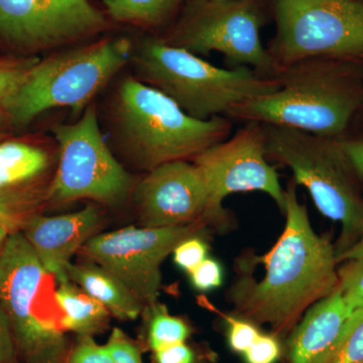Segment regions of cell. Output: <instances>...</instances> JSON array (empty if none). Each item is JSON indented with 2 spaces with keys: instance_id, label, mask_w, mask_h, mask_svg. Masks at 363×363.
Listing matches in <instances>:
<instances>
[{
  "instance_id": "cb8c5ba5",
  "label": "cell",
  "mask_w": 363,
  "mask_h": 363,
  "mask_svg": "<svg viewBox=\"0 0 363 363\" xmlns=\"http://www.w3.org/2000/svg\"><path fill=\"white\" fill-rule=\"evenodd\" d=\"M338 288L351 309L363 310V257L338 264Z\"/></svg>"
},
{
  "instance_id": "4316f807",
  "label": "cell",
  "mask_w": 363,
  "mask_h": 363,
  "mask_svg": "<svg viewBox=\"0 0 363 363\" xmlns=\"http://www.w3.org/2000/svg\"><path fill=\"white\" fill-rule=\"evenodd\" d=\"M191 285L198 292H211L223 284V269L220 262L207 257L202 264L189 272Z\"/></svg>"
},
{
  "instance_id": "7402d4cb",
  "label": "cell",
  "mask_w": 363,
  "mask_h": 363,
  "mask_svg": "<svg viewBox=\"0 0 363 363\" xmlns=\"http://www.w3.org/2000/svg\"><path fill=\"white\" fill-rule=\"evenodd\" d=\"M37 57L0 56V107L6 109L33 66Z\"/></svg>"
},
{
  "instance_id": "e575fe53",
  "label": "cell",
  "mask_w": 363,
  "mask_h": 363,
  "mask_svg": "<svg viewBox=\"0 0 363 363\" xmlns=\"http://www.w3.org/2000/svg\"><path fill=\"white\" fill-rule=\"evenodd\" d=\"M16 128L6 109L0 107V143L16 135Z\"/></svg>"
},
{
  "instance_id": "30bf717a",
  "label": "cell",
  "mask_w": 363,
  "mask_h": 363,
  "mask_svg": "<svg viewBox=\"0 0 363 363\" xmlns=\"http://www.w3.org/2000/svg\"><path fill=\"white\" fill-rule=\"evenodd\" d=\"M96 0H0V50L51 54L121 30Z\"/></svg>"
},
{
  "instance_id": "836d02e7",
  "label": "cell",
  "mask_w": 363,
  "mask_h": 363,
  "mask_svg": "<svg viewBox=\"0 0 363 363\" xmlns=\"http://www.w3.org/2000/svg\"><path fill=\"white\" fill-rule=\"evenodd\" d=\"M70 350H57L39 357L28 358L26 363H67Z\"/></svg>"
},
{
  "instance_id": "7a4b0ae2",
  "label": "cell",
  "mask_w": 363,
  "mask_h": 363,
  "mask_svg": "<svg viewBox=\"0 0 363 363\" xmlns=\"http://www.w3.org/2000/svg\"><path fill=\"white\" fill-rule=\"evenodd\" d=\"M97 104L98 118L114 156L128 169L145 174L166 162L192 161L226 140V117L199 121L169 97L124 70Z\"/></svg>"
},
{
  "instance_id": "4fadbf2b",
  "label": "cell",
  "mask_w": 363,
  "mask_h": 363,
  "mask_svg": "<svg viewBox=\"0 0 363 363\" xmlns=\"http://www.w3.org/2000/svg\"><path fill=\"white\" fill-rule=\"evenodd\" d=\"M48 276L25 236L9 235L0 252V300L26 359L68 343L63 331L42 314Z\"/></svg>"
},
{
  "instance_id": "277c9868",
  "label": "cell",
  "mask_w": 363,
  "mask_h": 363,
  "mask_svg": "<svg viewBox=\"0 0 363 363\" xmlns=\"http://www.w3.org/2000/svg\"><path fill=\"white\" fill-rule=\"evenodd\" d=\"M138 33L133 37L130 73L199 121L228 116L238 104L279 88L276 79L262 77L247 67L219 68L167 44L157 35Z\"/></svg>"
},
{
  "instance_id": "f546056e",
  "label": "cell",
  "mask_w": 363,
  "mask_h": 363,
  "mask_svg": "<svg viewBox=\"0 0 363 363\" xmlns=\"http://www.w3.org/2000/svg\"><path fill=\"white\" fill-rule=\"evenodd\" d=\"M242 355L247 363H277L281 355V344L274 334L260 333Z\"/></svg>"
},
{
  "instance_id": "d6986e66",
  "label": "cell",
  "mask_w": 363,
  "mask_h": 363,
  "mask_svg": "<svg viewBox=\"0 0 363 363\" xmlns=\"http://www.w3.org/2000/svg\"><path fill=\"white\" fill-rule=\"evenodd\" d=\"M187 0H101L105 13L119 28L160 35L169 28Z\"/></svg>"
},
{
  "instance_id": "d590c367",
  "label": "cell",
  "mask_w": 363,
  "mask_h": 363,
  "mask_svg": "<svg viewBox=\"0 0 363 363\" xmlns=\"http://www.w3.org/2000/svg\"><path fill=\"white\" fill-rule=\"evenodd\" d=\"M363 257V235L355 245H353L350 250H346L342 255L337 257L338 264L346 260L362 259Z\"/></svg>"
},
{
  "instance_id": "d4e9b609",
  "label": "cell",
  "mask_w": 363,
  "mask_h": 363,
  "mask_svg": "<svg viewBox=\"0 0 363 363\" xmlns=\"http://www.w3.org/2000/svg\"><path fill=\"white\" fill-rule=\"evenodd\" d=\"M209 245L200 234H197L179 243L172 255L174 264L189 274L207 259Z\"/></svg>"
},
{
  "instance_id": "5b68a950",
  "label": "cell",
  "mask_w": 363,
  "mask_h": 363,
  "mask_svg": "<svg viewBox=\"0 0 363 363\" xmlns=\"http://www.w3.org/2000/svg\"><path fill=\"white\" fill-rule=\"evenodd\" d=\"M133 45L135 38L116 32L40 57L6 108L16 130L54 109L77 118L126 70Z\"/></svg>"
},
{
  "instance_id": "9c48e42d",
  "label": "cell",
  "mask_w": 363,
  "mask_h": 363,
  "mask_svg": "<svg viewBox=\"0 0 363 363\" xmlns=\"http://www.w3.org/2000/svg\"><path fill=\"white\" fill-rule=\"evenodd\" d=\"M259 0H187L160 38L167 44L198 55L220 52L236 67L266 78L277 69L260 37Z\"/></svg>"
},
{
  "instance_id": "7c38bea8",
  "label": "cell",
  "mask_w": 363,
  "mask_h": 363,
  "mask_svg": "<svg viewBox=\"0 0 363 363\" xmlns=\"http://www.w3.org/2000/svg\"><path fill=\"white\" fill-rule=\"evenodd\" d=\"M192 162L206 182L213 225H226L228 218L222 204L236 193L259 191L285 212L286 190L276 169L267 162L266 131L262 123H247L235 135L203 150Z\"/></svg>"
},
{
  "instance_id": "8d00e7d4",
  "label": "cell",
  "mask_w": 363,
  "mask_h": 363,
  "mask_svg": "<svg viewBox=\"0 0 363 363\" xmlns=\"http://www.w3.org/2000/svg\"><path fill=\"white\" fill-rule=\"evenodd\" d=\"M9 234L11 233H9V231L7 230L6 227L0 224V252H1L2 248H4V243H6Z\"/></svg>"
},
{
  "instance_id": "1f68e13d",
  "label": "cell",
  "mask_w": 363,
  "mask_h": 363,
  "mask_svg": "<svg viewBox=\"0 0 363 363\" xmlns=\"http://www.w3.org/2000/svg\"><path fill=\"white\" fill-rule=\"evenodd\" d=\"M16 348L11 320L0 300V363H13Z\"/></svg>"
},
{
  "instance_id": "4dcf8cb0",
  "label": "cell",
  "mask_w": 363,
  "mask_h": 363,
  "mask_svg": "<svg viewBox=\"0 0 363 363\" xmlns=\"http://www.w3.org/2000/svg\"><path fill=\"white\" fill-rule=\"evenodd\" d=\"M336 140L363 184V128L357 130H347L342 136L336 138Z\"/></svg>"
},
{
  "instance_id": "6da1fadb",
  "label": "cell",
  "mask_w": 363,
  "mask_h": 363,
  "mask_svg": "<svg viewBox=\"0 0 363 363\" xmlns=\"http://www.w3.org/2000/svg\"><path fill=\"white\" fill-rule=\"evenodd\" d=\"M297 189L292 178L285 189V228L269 252L255 257L264 269L262 277L240 272L227 294L236 317L269 325L276 336L292 332L339 283L335 245L313 229Z\"/></svg>"
},
{
  "instance_id": "ba28073f",
  "label": "cell",
  "mask_w": 363,
  "mask_h": 363,
  "mask_svg": "<svg viewBox=\"0 0 363 363\" xmlns=\"http://www.w3.org/2000/svg\"><path fill=\"white\" fill-rule=\"evenodd\" d=\"M274 11L267 51L278 70L314 58L363 63V0H274Z\"/></svg>"
},
{
  "instance_id": "2e32d148",
  "label": "cell",
  "mask_w": 363,
  "mask_h": 363,
  "mask_svg": "<svg viewBox=\"0 0 363 363\" xmlns=\"http://www.w3.org/2000/svg\"><path fill=\"white\" fill-rule=\"evenodd\" d=\"M102 223V214L97 204L88 203L72 213L44 216L37 215L21 228L48 274L57 281L67 278L66 267L72 257L80 252L86 242L96 235Z\"/></svg>"
},
{
  "instance_id": "ffe728a7",
  "label": "cell",
  "mask_w": 363,
  "mask_h": 363,
  "mask_svg": "<svg viewBox=\"0 0 363 363\" xmlns=\"http://www.w3.org/2000/svg\"><path fill=\"white\" fill-rule=\"evenodd\" d=\"M54 298L63 312L61 326L66 330L74 332L78 336H94L108 326L111 313L70 279L59 283Z\"/></svg>"
},
{
  "instance_id": "3957f363",
  "label": "cell",
  "mask_w": 363,
  "mask_h": 363,
  "mask_svg": "<svg viewBox=\"0 0 363 363\" xmlns=\"http://www.w3.org/2000/svg\"><path fill=\"white\" fill-rule=\"evenodd\" d=\"M279 88L234 107L229 118L337 138L363 109V63L314 58L284 67Z\"/></svg>"
},
{
  "instance_id": "5bb4252c",
  "label": "cell",
  "mask_w": 363,
  "mask_h": 363,
  "mask_svg": "<svg viewBox=\"0 0 363 363\" xmlns=\"http://www.w3.org/2000/svg\"><path fill=\"white\" fill-rule=\"evenodd\" d=\"M54 136L16 135L0 143V224L9 233L51 203L58 166Z\"/></svg>"
},
{
  "instance_id": "ac0fdd59",
  "label": "cell",
  "mask_w": 363,
  "mask_h": 363,
  "mask_svg": "<svg viewBox=\"0 0 363 363\" xmlns=\"http://www.w3.org/2000/svg\"><path fill=\"white\" fill-rule=\"evenodd\" d=\"M67 278L83 292L100 303L116 319L135 320L143 306L133 293L111 272L93 262L69 264Z\"/></svg>"
},
{
  "instance_id": "e0dca14e",
  "label": "cell",
  "mask_w": 363,
  "mask_h": 363,
  "mask_svg": "<svg viewBox=\"0 0 363 363\" xmlns=\"http://www.w3.org/2000/svg\"><path fill=\"white\" fill-rule=\"evenodd\" d=\"M354 312L338 286L312 306L289 338L288 363H327L345 335Z\"/></svg>"
},
{
  "instance_id": "8fae6325",
  "label": "cell",
  "mask_w": 363,
  "mask_h": 363,
  "mask_svg": "<svg viewBox=\"0 0 363 363\" xmlns=\"http://www.w3.org/2000/svg\"><path fill=\"white\" fill-rule=\"evenodd\" d=\"M206 224L160 227L128 226L96 234L81 248L90 262L111 272L142 303L156 305L162 286V264L179 243L203 233Z\"/></svg>"
},
{
  "instance_id": "44dd1931",
  "label": "cell",
  "mask_w": 363,
  "mask_h": 363,
  "mask_svg": "<svg viewBox=\"0 0 363 363\" xmlns=\"http://www.w3.org/2000/svg\"><path fill=\"white\" fill-rule=\"evenodd\" d=\"M150 319L147 327V344L152 352L186 342L191 330L181 318L169 314L164 306L157 304L150 307Z\"/></svg>"
},
{
  "instance_id": "52a82bcc",
  "label": "cell",
  "mask_w": 363,
  "mask_h": 363,
  "mask_svg": "<svg viewBox=\"0 0 363 363\" xmlns=\"http://www.w3.org/2000/svg\"><path fill=\"white\" fill-rule=\"evenodd\" d=\"M50 133L59 150L51 203L88 200L113 207L131 198L135 178L114 156L105 140L96 102L72 123L52 124Z\"/></svg>"
},
{
  "instance_id": "83f0119b",
  "label": "cell",
  "mask_w": 363,
  "mask_h": 363,
  "mask_svg": "<svg viewBox=\"0 0 363 363\" xmlns=\"http://www.w3.org/2000/svg\"><path fill=\"white\" fill-rule=\"evenodd\" d=\"M105 347L113 363H143L140 348L121 329L113 328Z\"/></svg>"
},
{
  "instance_id": "d6a6232c",
  "label": "cell",
  "mask_w": 363,
  "mask_h": 363,
  "mask_svg": "<svg viewBox=\"0 0 363 363\" xmlns=\"http://www.w3.org/2000/svg\"><path fill=\"white\" fill-rule=\"evenodd\" d=\"M156 363H194L195 354L186 342L175 344L155 351Z\"/></svg>"
},
{
  "instance_id": "f1b7e54d",
  "label": "cell",
  "mask_w": 363,
  "mask_h": 363,
  "mask_svg": "<svg viewBox=\"0 0 363 363\" xmlns=\"http://www.w3.org/2000/svg\"><path fill=\"white\" fill-rule=\"evenodd\" d=\"M67 363H113L105 345H100L91 335L78 336L77 343L69 352Z\"/></svg>"
},
{
  "instance_id": "603a6c76",
  "label": "cell",
  "mask_w": 363,
  "mask_h": 363,
  "mask_svg": "<svg viewBox=\"0 0 363 363\" xmlns=\"http://www.w3.org/2000/svg\"><path fill=\"white\" fill-rule=\"evenodd\" d=\"M327 363H363V310H355L345 335Z\"/></svg>"
},
{
  "instance_id": "8992f818",
  "label": "cell",
  "mask_w": 363,
  "mask_h": 363,
  "mask_svg": "<svg viewBox=\"0 0 363 363\" xmlns=\"http://www.w3.org/2000/svg\"><path fill=\"white\" fill-rule=\"evenodd\" d=\"M267 157L292 171L318 210L341 224L336 259L363 235V184L336 138L306 131L266 125Z\"/></svg>"
},
{
  "instance_id": "9a60e30c",
  "label": "cell",
  "mask_w": 363,
  "mask_h": 363,
  "mask_svg": "<svg viewBox=\"0 0 363 363\" xmlns=\"http://www.w3.org/2000/svg\"><path fill=\"white\" fill-rule=\"evenodd\" d=\"M131 199L143 227L211 224L206 182L192 161L166 162L147 172L136 181Z\"/></svg>"
},
{
  "instance_id": "484cf974",
  "label": "cell",
  "mask_w": 363,
  "mask_h": 363,
  "mask_svg": "<svg viewBox=\"0 0 363 363\" xmlns=\"http://www.w3.org/2000/svg\"><path fill=\"white\" fill-rule=\"evenodd\" d=\"M228 323L227 340L229 347L238 354H243L255 343L262 332L257 325L240 317H225Z\"/></svg>"
}]
</instances>
